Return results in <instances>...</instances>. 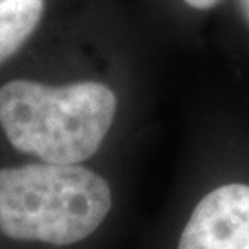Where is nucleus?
Instances as JSON below:
<instances>
[{
  "mask_svg": "<svg viewBox=\"0 0 249 249\" xmlns=\"http://www.w3.org/2000/svg\"><path fill=\"white\" fill-rule=\"evenodd\" d=\"M106 179L80 164L30 162L0 168V232L17 242L74 246L111 213Z\"/></svg>",
  "mask_w": 249,
  "mask_h": 249,
  "instance_id": "2",
  "label": "nucleus"
},
{
  "mask_svg": "<svg viewBox=\"0 0 249 249\" xmlns=\"http://www.w3.org/2000/svg\"><path fill=\"white\" fill-rule=\"evenodd\" d=\"M188 8L197 9V11H207V9L216 8L222 0H183Z\"/></svg>",
  "mask_w": 249,
  "mask_h": 249,
  "instance_id": "5",
  "label": "nucleus"
},
{
  "mask_svg": "<svg viewBox=\"0 0 249 249\" xmlns=\"http://www.w3.org/2000/svg\"><path fill=\"white\" fill-rule=\"evenodd\" d=\"M238 6H240L242 17H244L246 24L249 26V0H238Z\"/></svg>",
  "mask_w": 249,
  "mask_h": 249,
  "instance_id": "6",
  "label": "nucleus"
},
{
  "mask_svg": "<svg viewBox=\"0 0 249 249\" xmlns=\"http://www.w3.org/2000/svg\"><path fill=\"white\" fill-rule=\"evenodd\" d=\"M178 249H249V185L227 183L205 194L188 216Z\"/></svg>",
  "mask_w": 249,
  "mask_h": 249,
  "instance_id": "3",
  "label": "nucleus"
},
{
  "mask_svg": "<svg viewBox=\"0 0 249 249\" xmlns=\"http://www.w3.org/2000/svg\"><path fill=\"white\" fill-rule=\"evenodd\" d=\"M116 107V94L100 81L46 85L13 80L0 87V127L20 153L80 164L100 150Z\"/></svg>",
  "mask_w": 249,
  "mask_h": 249,
  "instance_id": "1",
  "label": "nucleus"
},
{
  "mask_svg": "<svg viewBox=\"0 0 249 249\" xmlns=\"http://www.w3.org/2000/svg\"><path fill=\"white\" fill-rule=\"evenodd\" d=\"M45 13V0H0V65L32 37Z\"/></svg>",
  "mask_w": 249,
  "mask_h": 249,
  "instance_id": "4",
  "label": "nucleus"
}]
</instances>
